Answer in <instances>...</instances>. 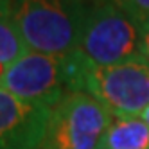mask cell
Masks as SVG:
<instances>
[{
  "label": "cell",
  "mask_w": 149,
  "mask_h": 149,
  "mask_svg": "<svg viewBox=\"0 0 149 149\" xmlns=\"http://www.w3.org/2000/svg\"><path fill=\"white\" fill-rule=\"evenodd\" d=\"M9 6L29 50L63 56L77 49L86 4L77 0H9Z\"/></svg>",
  "instance_id": "cell-1"
},
{
  "label": "cell",
  "mask_w": 149,
  "mask_h": 149,
  "mask_svg": "<svg viewBox=\"0 0 149 149\" xmlns=\"http://www.w3.org/2000/svg\"><path fill=\"white\" fill-rule=\"evenodd\" d=\"M142 120H144V122H146V124L149 126V108H147V110H146V111L142 113Z\"/></svg>",
  "instance_id": "cell-11"
},
{
  "label": "cell",
  "mask_w": 149,
  "mask_h": 149,
  "mask_svg": "<svg viewBox=\"0 0 149 149\" xmlns=\"http://www.w3.org/2000/svg\"><path fill=\"white\" fill-rule=\"evenodd\" d=\"M0 90L13 93L22 101L52 108L70 93L65 54L52 56L27 50L4 68Z\"/></svg>",
  "instance_id": "cell-5"
},
{
  "label": "cell",
  "mask_w": 149,
  "mask_h": 149,
  "mask_svg": "<svg viewBox=\"0 0 149 149\" xmlns=\"http://www.w3.org/2000/svg\"><path fill=\"white\" fill-rule=\"evenodd\" d=\"M2 74H4V65H0V77H2Z\"/></svg>",
  "instance_id": "cell-13"
},
{
  "label": "cell",
  "mask_w": 149,
  "mask_h": 149,
  "mask_svg": "<svg viewBox=\"0 0 149 149\" xmlns=\"http://www.w3.org/2000/svg\"><path fill=\"white\" fill-rule=\"evenodd\" d=\"M113 117L84 92H70L50 108L40 149H104Z\"/></svg>",
  "instance_id": "cell-3"
},
{
  "label": "cell",
  "mask_w": 149,
  "mask_h": 149,
  "mask_svg": "<svg viewBox=\"0 0 149 149\" xmlns=\"http://www.w3.org/2000/svg\"><path fill=\"white\" fill-rule=\"evenodd\" d=\"M140 59L149 65V18L140 24Z\"/></svg>",
  "instance_id": "cell-10"
},
{
  "label": "cell",
  "mask_w": 149,
  "mask_h": 149,
  "mask_svg": "<svg viewBox=\"0 0 149 149\" xmlns=\"http://www.w3.org/2000/svg\"><path fill=\"white\" fill-rule=\"evenodd\" d=\"M111 0L86 4L77 49L101 67L140 59V29Z\"/></svg>",
  "instance_id": "cell-2"
},
{
  "label": "cell",
  "mask_w": 149,
  "mask_h": 149,
  "mask_svg": "<svg viewBox=\"0 0 149 149\" xmlns=\"http://www.w3.org/2000/svg\"><path fill=\"white\" fill-rule=\"evenodd\" d=\"M104 149H149V126L138 117H113Z\"/></svg>",
  "instance_id": "cell-7"
},
{
  "label": "cell",
  "mask_w": 149,
  "mask_h": 149,
  "mask_svg": "<svg viewBox=\"0 0 149 149\" xmlns=\"http://www.w3.org/2000/svg\"><path fill=\"white\" fill-rule=\"evenodd\" d=\"M27 50L13 20L9 0H0V65H11Z\"/></svg>",
  "instance_id": "cell-8"
},
{
  "label": "cell",
  "mask_w": 149,
  "mask_h": 149,
  "mask_svg": "<svg viewBox=\"0 0 149 149\" xmlns=\"http://www.w3.org/2000/svg\"><path fill=\"white\" fill-rule=\"evenodd\" d=\"M81 92L92 95L111 117H136L149 108V65L142 59L101 67L90 59Z\"/></svg>",
  "instance_id": "cell-4"
},
{
  "label": "cell",
  "mask_w": 149,
  "mask_h": 149,
  "mask_svg": "<svg viewBox=\"0 0 149 149\" xmlns=\"http://www.w3.org/2000/svg\"><path fill=\"white\" fill-rule=\"evenodd\" d=\"M77 2H81V4H92V2H97V0H77Z\"/></svg>",
  "instance_id": "cell-12"
},
{
  "label": "cell",
  "mask_w": 149,
  "mask_h": 149,
  "mask_svg": "<svg viewBox=\"0 0 149 149\" xmlns=\"http://www.w3.org/2000/svg\"><path fill=\"white\" fill-rule=\"evenodd\" d=\"M50 108L0 90V149H40Z\"/></svg>",
  "instance_id": "cell-6"
},
{
  "label": "cell",
  "mask_w": 149,
  "mask_h": 149,
  "mask_svg": "<svg viewBox=\"0 0 149 149\" xmlns=\"http://www.w3.org/2000/svg\"><path fill=\"white\" fill-rule=\"evenodd\" d=\"M111 2L138 25L149 18V0H111Z\"/></svg>",
  "instance_id": "cell-9"
}]
</instances>
